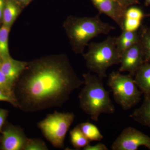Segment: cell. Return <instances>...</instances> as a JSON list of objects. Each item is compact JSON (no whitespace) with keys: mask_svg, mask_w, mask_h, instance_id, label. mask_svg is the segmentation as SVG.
<instances>
[{"mask_svg":"<svg viewBox=\"0 0 150 150\" xmlns=\"http://www.w3.org/2000/svg\"><path fill=\"white\" fill-rule=\"evenodd\" d=\"M83 84L67 56H48L28 62L14 93L22 111L38 112L62 106Z\"/></svg>","mask_w":150,"mask_h":150,"instance_id":"6da1fadb","label":"cell"},{"mask_svg":"<svg viewBox=\"0 0 150 150\" xmlns=\"http://www.w3.org/2000/svg\"><path fill=\"white\" fill-rule=\"evenodd\" d=\"M100 15L89 17L67 18L64 27L73 51L76 54H83L90 40L100 34L107 35L115 29L114 26L103 21Z\"/></svg>","mask_w":150,"mask_h":150,"instance_id":"7a4b0ae2","label":"cell"},{"mask_svg":"<svg viewBox=\"0 0 150 150\" xmlns=\"http://www.w3.org/2000/svg\"><path fill=\"white\" fill-rule=\"evenodd\" d=\"M84 87L79 95L80 106L93 121L98 122L102 113L112 114L115 108L105 88L102 79L90 73L83 75Z\"/></svg>","mask_w":150,"mask_h":150,"instance_id":"3957f363","label":"cell"},{"mask_svg":"<svg viewBox=\"0 0 150 150\" xmlns=\"http://www.w3.org/2000/svg\"><path fill=\"white\" fill-rule=\"evenodd\" d=\"M116 40V37L109 36L102 42L91 43L87 52L82 54L88 69L101 79L106 77L109 67L120 64Z\"/></svg>","mask_w":150,"mask_h":150,"instance_id":"277c9868","label":"cell"},{"mask_svg":"<svg viewBox=\"0 0 150 150\" xmlns=\"http://www.w3.org/2000/svg\"><path fill=\"white\" fill-rule=\"evenodd\" d=\"M107 84L111 88L115 101L124 110L131 109L139 102L143 93L131 75L112 72L108 77Z\"/></svg>","mask_w":150,"mask_h":150,"instance_id":"5b68a950","label":"cell"},{"mask_svg":"<svg viewBox=\"0 0 150 150\" xmlns=\"http://www.w3.org/2000/svg\"><path fill=\"white\" fill-rule=\"evenodd\" d=\"M75 116L73 112L56 111L47 115L38 123L46 139L55 147L62 149L64 146L66 135L72 125Z\"/></svg>","mask_w":150,"mask_h":150,"instance_id":"8992f818","label":"cell"},{"mask_svg":"<svg viewBox=\"0 0 150 150\" xmlns=\"http://www.w3.org/2000/svg\"><path fill=\"white\" fill-rule=\"evenodd\" d=\"M141 146L150 150V137L132 127H126L114 141L112 150H137Z\"/></svg>","mask_w":150,"mask_h":150,"instance_id":"52a82bcc","label":"cell"},{"mask_svg":"<svg viewBox=\"0 0 150 150\" xmlns=\"http://www.w3.org/2000/svg\"><path fill=\"white\" fill-rule=\"evenodd\" d=\"M139 44L138 42L123 52L121 56L119 72H128L131 76L135 75L144 64V55Z\"/></svg>","mask_w":150,"mask_h":150,"instance_id":"ba28073f","label":"cell"},{"mask_svg":"<svg viewBox=\"0 0 150 150\" xmlns=\"http://www.w3.org/2000/svg\"><path fill=\"white\" fill-rule=\"evenodd\" d=\"M93 6L99 12L112 19L115 23L123 29L125 13L127 8L121 5L115 0H91Z\"/></svg>","mask_w":150,"mask_h":150,"instance_id":"9c48e42d","label":"cell"},{"mask_svg":"<svg viewBox=\"0 0 150 150\" xmlns=\"http://www.w3.org/2000/svg\"><path fill=\"white\" fill-rule=\"evenodd\" d=\"M1 149L3 150H23L28 138L23 129L10 126L2 131Z\"/></svg>","mask_w":150,"mask_h":150,"instance_id":"30bf717a","label":"cell"},{"mask_svg":"<svg viewBox=\"0 0 150 150\" xmlns=\"http://www.w3.org/2000/svg\"><path fill=\"white\" fill-rule=\"evenodd\" d=\"M27 64V62L17 61L9 56L2 58L0 62V68L6 77L14 86Z\"/></svg>","mask_w":150,"mask_h":150,"instance_id":"8fae6325","label":"cell"},{"mask_svg":"<svg viewBox=\"0 0 150 150\" xmlns=\"http://www.w3.org/2000/svg\"><path fill=\"white\" fill-rule=\"evenodd\" d=\"M144 95L143 103L139 107L134 110L130 117L142 126L150 128V93Z\"/></svg>","mask_w":150,"mask_h":150,"instance_id":"7c38bea8","label":"cell"},{"mask_svg":"<svg viewBox=\"0 0 150 150\" xmlns=\"http://www.w3.org/2000/svg\"><path fill=\"white\" fill-rule=\"evenodd\" d=\"M135 75L134 81L142 93H150V64H143Z\"/></svg>","mask_w":150,"mask_h":150,"instance_id":"4fadbf2b","label":"cell"},{"mask_svg":"<svg viewBox=\"0 0 150 150\" xmlns=\"http://www.w3.org/2000/svg\"><path fill=\"white\" fill-rule=\"evenodd\" d=\"M139 42V39L136 31L122 30V33L116 37V47L120 55L131 46Z\"/></svg>","mask_w":150,"mask_h":150,"instance_id":"5bb4252c","label":"cell"},{"mask_svg":"<svg viewBox=\"0 0 150 150\" xmlns=\"http://www.w3.org/2000/svg\"><path fill=\"white\" fill-rule=\"evenodd\" d=\"M20 12L18 5L13 0L6 1L3 13V25L11 27Z\"/></svg>","mask_w":150,"mask_h":150,"instance_id":"9a60e30c","label":"cell"},{"mask_svg":"<svg viewBox=\"0 0 150 150\" xmlns=\"http://www.w3.org/2000/svg\"><path fill=\"white\" fill-rule=\"evenodd\" d=\"M81 131L91 142L92 141L100 142L103 137L99 129L94 124L86 122L78 125Z\"/></svg>","mask_w":150,"mask_h":150,"instance_id":"2e32d148","label":"cell"},{"mask_svg":"<svg viewBox=\"0 0 150 150\" xmlns=\"http://www.w3.org/2000/svg\"><path fill=\"white\" fill-rule=\"evenodd\" d=\"M70 135L71 143L76 149H83L91 142L81 131L78 125L70 131Z\"/></svg>","mask_w":150,"mask_h":150,"instance_id":"e0dca14e","label":"cell"},{"mask_svg":"<svg viewBox=\"0 0 150 150\" xmlns=\"http://www.w3.org/2000/svg\"><path fill=\"white\" fill-rule=\"evenodd\" d=\"M10 28L3 25L0 27V50L2 58L10 56L8 40Z\"/></svg>","mask_w":150,"mask_h":150,"instance_id":"ac0fdd59","label":"cell"},{"mask_svg":"<svg viewBox=\"0 0 150 150\" xmlns=\"http://www.w3.org/2000/svg\"><path fill=\"white\" fill-rule=\"evenodd\" d=\"M48 147L43 140L28 138L23 150H47Z\"/></svg>","mask_w":150,"mask_h":150,"instance_id":"d6986e66","label":"cell"},{"mask_svg":"<svg viewBox=\"0 0 150 150\" xmlns=\"http://www.w3.org/2000/svg\"><path fill=\"white\" fill-rule=\"evenodd\" d=\"M141 20L125 17L122 30L136 31L141 25Z\"/></svg>","mask_w":150,"mask_h":150,"instance_id":"ffe728a7","label":"cell"},{"mask_svg":"<svg viewBox=\"0 0 150 150\" xmlns=\"http://www.w3.org/2000/svg\"><path fill=\"white\" fill-rule=\"evenodd\" d=\"M0 88L6 92L14 95V86L6 77L0 68Z\"/></svg>","mask_w":150,"mask_h":150,"instance_id":"44dd1931","label":"cell"},{"mask_svg":"<svg viewBox=\"0 0 150 150\" xmlns=\"http://www.w3.org/2000/svg\"><path fill=\"white\" fill-rule=\"evenodd\" d=\"M142 45L145 61L150 62V31L146 33L143 35Z\"/></svg>","mask_w":150,"mask_h":150,"instance_id":"7402d4cb","label":"cell"},{"mask_svg":"<svg viewBox=\"0 0 150 150\" xmlns=\"http://www.w3.org/2000/svg\"><path fill=\"white\" fill-rule=\"evenodd\" d=\"M144 17L143 12L139 8L137 7L128 8L126 10L125 18L137 19L142 20Z\"/></svg>","mask_w":150,"mask_h":150,"instance_id":"603a6c76","label":"cell"},{"mask_svg":"<svg viewBox=\"0 0 150 150\" xmlns=\"http://www.w3.org/2000/svg\"><path fill=\"white\" fill-rule=\"evenodd\" d=\"M0 101L8 102L15 107L18 108L17 102L15 96L6 92L0 88Z\"/></svg>","mask_w":150,"mask_h":150,"instance_id":"cb8c5ba5","label":"cell"},{"mask_svg":"<svg viewBox=\"0 0 150 150\" xmlns=\"http://www.w3.org/2000/svg\"><path fill=\"white\" fill-rule=\"evenodd\" d=\"M84 150H108V148L106 145L101 143L94 145L89 144L87 145L86 146L83 148Z\"/></svg>","mask_w":150,"mask_h":150,"instance_id":"d4e9b609","label":"cell"},{"mask_svg":"<svg viewBox=\"0 0 150 150\" xmlns=\"http://www.w3.org/2000/svg\"><path fill=\"white\" fill-rule=\"evenodd\" d=\"M8 114V110L0 108V132H1L2 131V129Z\"/></svg>","mask_w":150,"mask_h":150,"instance_id":"484cf974","label":"cell"},{"mask_svg":"<svg viewBox=\"0 0 150 150\" xmlns=\"http://www.w3.org/2000/svg\"><path fill=\"white\" fill-rule=\"evenodd\" d=\"M119 4L125 7L128 8L130 6L138 2V0H115Z\"/></svg>","mask_w":150,"mask_h":150,"instance_id":"4316f807","label":"cell"},{"mask_svg":"<svg viewBox=\"0 0 150 150\" xmlns=\"http://www.w3.org/2000/svg\"><path fill=\"white\" fill-rule=\"evenodd\" d=\"M5 4L6 0H0V22L2 21L3 13Z\"/></svg>","mask_w":150,"mask_h":150,"instance_id":"83f0119b","label":"cell"},{"mask_svg":"<svg viewBox=\"0 0 150 150\" xmlns=\"http://www.w3.org/2000/svg\"><path fill=\"white\" fill-rule=\"evenodd\" d=\"M32 0H17L19 3L24 6L27 5Z\"/></svg>","mask_w":150,"mask_h":150,"instance_id":"f1b7e54d","label":"cell"},{"mask_svg":"<svg viewBox=\"0 0 150 150\" xmlns=\"http://www.w3.org/2000/svg\"><path fill=\"white\" fill-rule=\"evenodd\" d=\"M146 4L150 5V0H146Z\"/></svg>","mask_w":150,"mask_h":150,"instance_id":"f546056e","label":"cell"},{"mask_svg":"<svg viewBox=\"0 0 150 150\" xmlns=\"http://www.w3.org/2000/svg\"><path fill=\"white\" fill-rule=\"evenodd\" d=\"M2 58V56L1 53V50H0V62Z\"/></svg>","mask_w":150,"mask_h":150,"instance_id":"4dcf8cb0","label":"cell"}]
</instances>
